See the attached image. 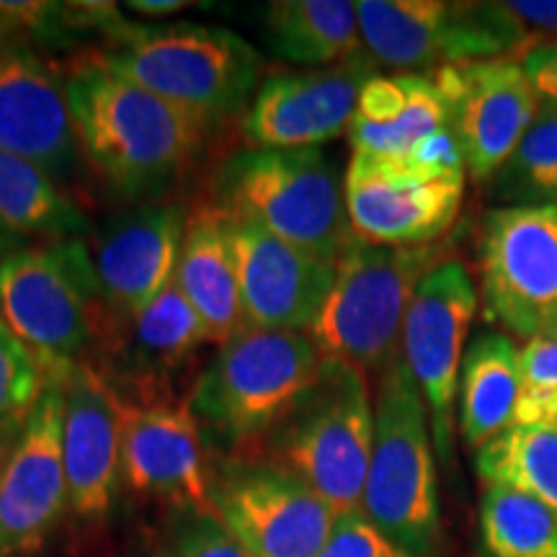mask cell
I'll use <instances>...</instances> for the list:
<instances>
[{
    "label": "cell",
    "mask_w": 557,
    "mask_h": 557,
    "mask_svg": "<svg viewBox=\"0 0 557 557\" xmlns=\"http://www.w3.org/2000/svg\"><path fill=\"white\" fill-rule=\"evenodd\" d=\"M81 156L122 199L169 189L197 163L212 122L137 86L88 54L60 73Z\"/></svg>",
    "instance_id": "1"
},
{
    "label": "cell",
    "mask_w": 557,
    "mask_h": 557,
    "mask_svg": "<svg viewBox=\"0 0 557 557\" xmlns=\"http://www.w3.org/2000/svg\"><path fill=\"white\" fill-rule=\"evenodd\" d=\"M212 205L292 246L338 261L354 238L346 176L320 148H243L225 158L212 181Z\"/></svg>",
    "instance_id": "2"
},
{
    "label": "cell",
    "mask_w": 557,
    "mask_h": 557,
    "mask_svg": "<svg viewBox=\"0 0 557 557\" xmlns=\"http://www.w3.org/2000/svg\"><path fill=\"white\" fill-rule=\"evenodd\" d=\"M0 318L50 382H65L75 364L88 361L107 320L86 240L24 246L0 259Z\"/></svg>",
    "instance_id": "3"
},
{
    "label": "cell",
    "mask_w": 557,
    "mask_h": 557,
    "mask_svg": "<svg viewBox=\"0 0 557 557\" xmlns=\"http://www.w3.org/2000/svg\"><path fill=\"white\" fill-rule=\"evenodd\" d=\"M434 455L429 408L398 354L382 369L374 400V447L361 513L413 557H431L442 540Z\"/></svg>",
    "instance_id": "4"
},
{
    "label": "cell",
    "mask_w": 557,
    "mask_h": 557,
    "mask_svg": "<svg viewBox=\"0 0 557 557\" xmlns=\"http://www.w3.org/2000/svg\"><path fill=\"white\" fill-rule=\"evenodd\" d=\"M101 58L137 86L212 124L246 107L261 78V54L240 34L191 21H127Z\"/></svg>",
    "instance_id": "5"
},
{
    "label": "cell",
    "mask_w": 557,
    "mask_h": 557,
    "mask_svg": "<svg viewBox=\"0 0 557 557\" xmlns=\"http://www.w3.org/2000/svg\"><path fill=\"white\" fill-rule=\"evenodd\" d=\"M308 333L246 329L220 346L189 393L194 416L233 447L267 438L323 374Z\"/></svg>",
    "instance_id": "6"
},
{
    "label": "cell",
    "mask_w": 557,
    "mask_h": 557,
    "mask_svg": "<svg viewBox=\"0 0 557 557\" xmlns=\"http://www.w3.org/2000/svg\"><path fill=\"white\" fill-rule=\"evenodd\" d=\"M444 259V248H389L354 235L336 261V282L308 336L325 361L385 369L400 354L416 289Z\"/></svg>",
    "instance_id": "7"
},
{
    "label": "cell",
    "mask_w": 557,
    "mask_h": 557,
    "mask_svg": "<svg viewBox=\"0 0 557 557\" xmlns=\"http://www.w3.org/2000/svg\"><path fill=\"white\" fill-rule=\"evenodd\" d=\"M374 447L367 372L325 361L310 395L267 436V462L310 485L338 517L361 511Z\"/></svg>",
    "instance_id": "8"
},
{
    "label": "cell",
    "mask_w": 557,
    "mask_h": 557,
    "mask_svg": "<svg viewBox=\"0 0 557 557\" xmlns=\"http://www.w3.org/2000/svg\"><path fill=\"white\" fill-rule=\"evenodd\" d=\"M357 11L369 58L408 75L462 62L521 60L540 45L508 3L361 0Z\"/></svg>",
    "instance_id": "9"
},
{
    "label": "cell",
    "mask_w": 557,
    "mask_h": 557,
    "mask_svg": "<svg viewBox=\"0 0 557 557\" xmlns=\"http://www.w3.org/2000/svg\"><path fill=\"white\" fill-rule=\"evenodd\" d=\"M478 267L485 320L527 344L547 333L557 318V205L485 212Z\"/></svg>",
    "instance_id": "10"
},
{
    "label": "cell",
    "mask_w": 557,
    "mask_h": 557,
    "mask_svg": "<svg viewBox=\"0 0 557 557\" xmlns=\"http://www.w3.org/2000/svg\"><path fill=\"white\" fill-rule=\"evenodd\" d=\"M212 513L256 557H318L338 519L310 485L267 459L212 470Z\"/></svg>",
    "instance_id": "11"
},
{
    "label": "cell",
    "mask_w": 557,
    "mask_h": 557,
    "mask_svg": "<svg viewBox=\"0 0 557 557\" xmlns=\"http://www.w3.org/2000/svg\"><path fill=\"white\" fill-rule=\"evenodd\" d=\"M122 483L176 513H212V468L189 398L171 389L120 395Z\"/></svg>",
    "instance_id": "12"
},
{
    "label": "cell",
    "mask_w": 557,
    "mask_h": 557,
    "mask_svg": "<svg viewBox=\"0 0 557 557\" xmlns=\"http://www.w3.org/2000/svg\"><path fill=\"white\" fill-rule=\"evenodd\" d=\"M478 310L470 269L447 259L423 278L403 325L400 354L429 408L431 436L442 465L455 457V408L465 341Z\"/></svg>",
    "instance_id": "13"
},
{
    "label": "cell",
    "mask_w": 557,
    "mask_h": 557,
    "mask_svg": "<svg viewBox=\"0 0 557 557\" xmlns=\"http://www.w3.org/2000/svg\"><path fill=\"white\" fill-rule=\"evenodd\" d=\"M447 103L468 176L487 184L506 163L542 107L517 58L462 62L431 73Z\"/></svg>",
    "instance_id": "14"
},
{
    "label": "cell",
    "mask_w": 557,
    "mask_h": 557,
    "mask_svg": "<svg viewBox=\"0 0 557 557\" xmlns=\"http://www.w3.org/2000/svg\"><path fill=\"white\" fill-rule=\"evenodd\" d=\"M62 426L65 389L50 382L0 478V557L41 553L70 511Z\"/></svg>",
    "instance_id": "15"
},
{
    "label": "cell",
    "mask_w": 557,
    "mask_h": 557,
    "mask_svg": "<svg viewBox=\"0 0 557 557\" xmlns=\"http://www.w3.org/2000/svg\"><path fill=\"white\" fill-rule=\"evenodd\" d=\"M465 199V176H423L395 163L351 156L346 209L354 235L374 246H434L455 225Z\"/></svg>",
    "instance_id": "16"
},
{
    "label": "cell",
    "mask_w": 557,
    "mask_h": 557,
    "mask_svg": "<svg viewBox=\"0 0 557 557\" xmlns=\"http://www.w3.org/2000/svg\"><path fill=\"white\" fill-rule=\"evenodd\" d=\"M377 62L359 58L333 67L295 70L263 81L243 120L248 148L305 150L344 135L361 88L377 75Z\"/></svg>",
    "instance_id": "17"
},
{
    "label": "cell",
    "mask_w": 557,
    "mask_h": 557,
    "mask_svg": "<svg viewBox=\"0 0 557 557\" xmlns=\"http://www.w3.org/2000/svg\"><path fill=\"white\" fill-rule=\"evenodd\" d=\"M225 218L246 329L308 333L336 282V263L276 238L256 222Z\"/></svg>",
    "instance_id": "18"
},
{
    "label": "cell",
    "mask_w": 557,
    "mask_h": 557,
    "mask_svg": "<svg viewBox=\"0 0 557 557\" xmlns=\"http://www.w3.org/2000/svg\"><path fill=\"white\" fill-rule=\"evenodd\" d=\"M189 209L139 205L114 214L96 235L94 267L107 320H127L148 310L176 282Z\"/></svg>",
    "instance_id": "19"
},
{
    "label": "cell",
    "mask_w": 557,
    "mask_h": 557,
    "mask_svg": "<svg viewBox=\"0 0 557 557\" xmlns=\"http://www.w3.org/2000/svg\"><path fill=\"white\" fill-rule=\"evenodd\" d=\"M0 150L39 165L58 184L78 171V135L60 73L24 41L0 45Z\"/></svg>",
    "instance_id": "20"
},
{
    "label": "cell",
    "mask_w": 557,
    "mask_h": 557,
    "mask_svg": "<svg viewBox=\"0 0 557 557\" xmlns=\"http://www.w3.org/2000/svg\"><path fill=\"white\" fill-rule=\"evenodd\" d=\"M65 389V455L70 513L96 524L111 513L122 483L120 395L90 361L73 367Z\"/></svg>",
    "instance_id": "21"
},
{
    "label": "cell",
    "mask_w": 557,
    "mask_h": 557,
    "mask_svg": "<svg viewBox=\"0 0 557 557\" xmlns=\"http://www.w3.org/2000/svg\"><path fill=\"white\" fill-rule=\"evenodd\" d=\"M205 344H212L205 320L173 282L139 315L103 320L96 341L101 364L94 367L116 395L169 389L173 374L189 364Z\"/></svg>",
    "instance_id": "22"
},
{
    "label": "cell",
    "mask_w": 557,
    "mask_h": 557,
    "mask_svg": "<svg viewBox=\"0 0 557 557\" xmlns=\"http://www.w3.org/2000/svg\"><path fill=\"white\" fill-rule=\"evenodd\" d=\"M444 127H451L447 103L431 75L377 73L361 88L346 132L354 156L403 160Z\"/></svg>",
    "instance_id": "23"
},
{
    "label": "cell",
    "mask_w": 557,
    "mask_h": 557,
    "mask_svg": "<svg viewBox=\"0 0 557 557\" xmlns=\"http://www.w3.org/2000/svg\"><path fill=\"white\" fill-rule=\"evenodd\" d=\"M176 284L205 320L212 344L222 346L246 331L227 218L212 201L189 212Z\"/></svg>",
    "instance_id": "24"
},
{
    "label": "cell",
    "mask_w": 557,
    "mask_h": 557,
    "mask_svg": "<svg viewBox=\"0 0 557 557\" xmlns=\"http://www.w3.org/2000/svg\"><path fill=\"white\" fill-rule=\"evenodd\" d=\"M519 351L506 333H480L465 348L457 387V429L470 449L513 426L519 400Z\"/></svg>",
    "instance_id": "25"
},
{
    "label": "cell",
    "mask_w": 557,
    "mask_h": 557,
    "mask_svg": "<svg viewBox=\"0 0 557 557\" xmlns=\"http://www.w3.org/2000/svg\"><path fill=\"white\" fill-rule=\"evenodd\" d=\"M263 34L276 58L310 70L367 52L351 0H274L263 13Z\"/></svg>",
    "instance_id": "26"
},
{
    "label": "cell",
    "mask_w": 557,
    "mask_h": 557,
    "mask_svg": "<svg viewBox=\"0 0 557 557\" xmlns=\"http://www.w3.org/2000/svg\"><path fill=\"white\" fill-rule=\"evenodd\" d=\"M0 222L24 240L32 235L81 238L88 230L86 212L60 189L58 181L5 150H0Z\"/></svg>",
    "instance_id": "27"
},
{
    "label": "cell",
    "mask_w": 557,
    "mask_h": 557,
    "mask_svg": "<svg viewBox=\"0 0 557 557\" xmlns=\"http://www.w3.org/2000/svg\"><path fill=\"white\" fill-rule=\"evenodd\" d=\"M483 485L517 487L557 517V423L511 426L475 455Z\"/></svg>",
    "instance_id": "28"
},
{
    "label": "cell",
    "mask_w": 557,
    "mask_h": 557,
    "mask_svg": "<svg viewBox=\"0 0 557 557\" xmlns=\"http://www.w3.org/2000/svg\"><path fill=\"white\" fill-rule=\"evenodd\" d=\"M480 542L485 557H557V517L517 487L485 485Z\"/></svg>",
    "instance_id": "29"
},
{
    "label": "cell",
    "mask_w": 557,
    "mask_h": 557,
    "mask_svg": "<svg viewBox=\"0 0 557 557\" xmlns=\"http://www.w3.org/2000/svg\"><path fill=\"white\" fill-rule=\"evenodd\" d=\"M500 207L557 205V103H542L534 122L491 181Z\"/></svg>",
    "instance_id": "30"
},
{
    "label": "cell",
    "mask_w": 557,
    "mask_h": 557,
    "mask_svg": "<svg viewBox=\"0 0 557 557\" xmlns=\"http://www.w3.org/2000/svg\"><path fill=\"white\" fill-rule=\"evenodd\" d=\"M47 387L45 367L0 318V434H21Z\"/></svg>",
    "instance_id": "31"
},
{
    "label": "cell",
    "mask_w": 557,
    "mask_h": 557,
    "mask_svg": "<svg viewBox=\"0 0 557 557\" xmlns=\"http://www.w3.org/2000/svg\"><path fill=\"white\" fill-rule=\"evenodd\" d=\"M557 423V333L532 338L519 351V400L513 426Z\"/></svg>",
    "instance_id": "32"
},
{
    "label": "cell",
    "mask_w": 557,
    "mask_h": 557,
    "mask_svg": "<svg viewBox=\"0 0 557 557\" xmlns=\"http://www.w3.org/2000/svg\"><path fill=\"white\" fill-rule=\"evenodd\" d=\"M171 549L173 557H256L214 513H173Z\"/></svg>",
    "instance_id": "33"
},
{
    "label": "cell",
    "mask_w": 557,
    "mask_h": 557,
    "mask_svg": "<svg viewBox=\"0 0 557 557\" xmlns=\"http://www.w3.org/2000/svg\"><path fill=\"white\" fill-rule=\"evenodd\" d=\"M0 26L11 41H52L73 37L65 24L62 3L50 0H0Z\"/></svg>",
    "instance_id": "34"
},
{
    "label": "cell",
    "mask_w": 557,
    "mask_h": 557,
    "mask_svg": "<svg viewBox=\"0 0 557 557\" xmlns=\"http://www.w3.org/2000/svg\"><path fill=\"white\" fill-rule=\"evenodd\" d=\"M318 557H413L385 537L364 513H344L336 519L331 540Z\"/></svg>",
    "instance_id": "35"
},
{
    "label": "cell",
    "mask_w": 557,
    "mask_h": 557,
    "mask_svg": "<svg viewBox=\"0 0 557 557\" xmlns=\"http://www.w3.org/2000/svg\"><path fill=\"white\" fill-rule=\"evenodd\" d=\"M519 62L540 101L557 103V39H542Z\"/></svg>",
    "instance_id": "36"
},
{
    "label": "cell",
    "mask_w": 557,
    "mask_h": 557,
    "mask_svg": "<svg viewBox=\"0 0 557 557\" xmlns=\"http://www.w3.org/2000/svg\"><path fill=\"white\" fill-rule=\"evenodd\" d=\"M508 9L534 39H557V0H508Z\"/></svg>",
    "instance_id": "37"
},
{
    "label": "cell",
    "mask_w": 557,
    "mask_h": 557,
    "mask_svg": "<svg viewBox=\"0 0 557 557\" xmlns=\"http://www.w3.org/2000/svg\"><path fill=\"white\" fill-rule=\"evenodd\" d=\"M194 0H129L127 9L137 16H171L186 9H197Z\"/></svg>",
    "instance_id": "38"
},
{
    "label": "cell",
    "mask_w": 557,
    "mask_h": 557,
    "mask_svg": "<svg viewBox=\"0 0 557 557\" xmlns=\"http://www.w3.org/2000/svg\"><path fill=\"white\" fill-rule=\"evenodd\" d=\"M24 246H26V240L18 238L16 233H11V230L0 222V259H5V256L13 253V250H18Z\"/></svg>",
    "instance_id": "39"
},
{
    "label": "cell",
    "mask_w": 557,
    "mask_h": 557,
    "mask_svg": "<svg viewBox=\"0 0 557 557\" xmlns=\"http://www.w3.org/2000/svg\"><path fill=\"white\" fill-rule=\"evenodd\" d=\"M16 438H18V434H0V478H3L5 462H9L11 449H13V444H16Z\"/></svg>",
    "instance_id": "40"
},
{
    "label": "cell",
    "mask_w": 557,
    "mask_h": 557,
    "mask_svg": "<svg viewBox=\"0 0 557 557\" xmlns=\"http://www.w3.org/2000/svg\"><path fill=\"white\" fill-rule=\"evenodd\" d=\"M5 41H11V39H9V34H5L3 26H0V45H5Z\"/></svg>",
    "instance_id": "41"
},
{
    "label": "cell",
    "mask_w": 557,
    "mask_h": 557,
    "mask_svg": "<svg viewBox=\"0 0 557 557\" xmlns=\"http://www.w3.org/2000/svg\"><path fill=\"white\" fill-rule=\"evenodd\" d=\"M547 333H557V318L553 320V325H549V331ZM542 336H545V333H542Z\"/></svg>",
    "instance_id": "42"
}]
</instances>
